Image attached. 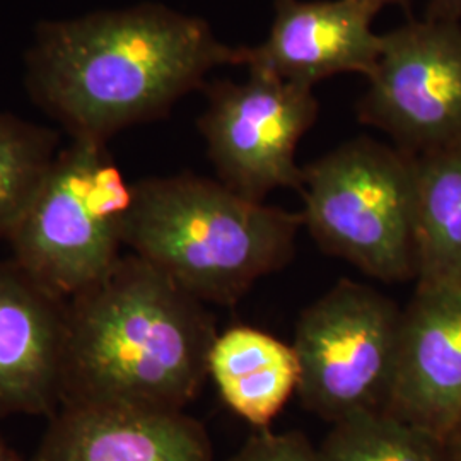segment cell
Returning a JSON list of instances; mask_svg holds the SVG:
<instances>
[{"label":"cell","mask_w":461,"mask_h":461,"mask_svg":"<svg viewBox=\"0 0 461 461\" xmlns=\"http://www.w3.org/2000/svg\"><path fill=\"white\" fill-rule=\"evenodd\" d=\"M221 66H241V49L200 17L146 2L38 24L26 86L72 139L108 142L165 116Z\"/></svg>","instance_id":"1"},{"label":"cell","mask_w":461,"mask_h":461,"mask_svg":"<svg viewBox=\"0 0 461 461\" xmlns=\"http://www.w3.org/2000/svg\"><path fill=\"white\" fill-rule=\"evenodd\" d=\"M217 337L205 304L137 255L67 301L62 407L183 411Z\"/></svg>","instance_id":"2"},{"label":"cell","mask_w":461,"mask_h":461,"mask_svg":"<svg viewBox=\"0 0 461 461\" xmlns=\"http://www.w3.org/2000/svg\"><path fill=\"white\" fill-rule=\"evenodd\" d=\"M301 226V214L186 173L132 185L122 238L203 304L230 306L291 262Z\"/></svg>","instance_id":"3"},{"label":"cell","mask_w":461,"mask_h":461,"mask_svg":"<svg viewBox=\"0 0 461 461\" xmlns=\"http://www.w3.org/2000/svg\"><path fill=\"white\" fill-rule=\"evenodd\" d=\"M303 226L373 279H417L415 156L367 137L303 167Z\"/></svg>","instance_id":"4"},{"label":"cell","mask_w":461,"mask_h":461,"mask_svg":"<svg viewBox=\"0 0 461 461\" xmlns=\"http://www.w3.org/2000/svg\"><path fill=\"white\" fill-rule=\"evenodd\" d=\"M131 200L132 185L125 182L106 142L72 139L59 150L7 240L13 260L68 301L106 276L122 257Z\"/></svg>","instance_id":"5"},{"label":"cell","mask_w":461,"mask_h":461,"mask_svg":"<svg viewBox=\"0 0 461 461\" xmlns=\"http://www.w3.org/2000/svg\"><path fill=\"white\" fill-rule=\"evenodd\" d=\"M403 310L373 287L340 280L299 316L297 393L306 411L337 424L386 412Z\"/></svg>","instance_id":"6"},{"label":"cell","mask_w":461,"mask_h":461,"mask_svg":"<svg viewBox=\"0 0 461 461\" xmlns=\"http://www.w3.org/2000/svg\"><path fill=\"white\" fill-rule=\"evenodd\" d=\"M203 89L209 103L198 129L219 182L253 202H264L277 188L299 192L297 144L320 110L313 87L248 68L245 83L222 81Z\"/></svg>","instance_id":"7"},{"label":"cell","mask_w":461,"mask_h":461,"mask_svg":"<svg viewBox=\"0 0 461 461\" xmlns=\"http://www.w3.org/2000/svg\"><path fill=\"white\" fill-rule=\"evenodd\" d=\"M381 40L359 103L361 122L413 156L460 142V23L411 21Z\"/></svg>","instance_id":"8"},{"label":"cell","mask_w":461,"mask_h":461,"mask_svg":"<svg viewBox=\"0 0 461 461\" xmlns=\"http://www.w3.org/2000/svg\"><path fill=\"white\" fill-rule=\"evenodd\" d=\"M386 412L449 441L461 426V291L417 285Z\"/></svg>","instance_id":"9"},{"label":"cell","mask_w":461,"mask_h":461,"mask_svg":"<svg viewBox=\"0 0 461 461\" xmlns=\"http://www.w3.org/2000/svg\"><path fill=\"white\" fill-rule=\"evenodd\" d=\"M66 325L67 299L0 262V419L60 411Z\"/></svg>","instance_id":"10"},{"label":"cell","mask_w":461,"mask_h":461,"mask_svg":"<svg viewBox=\"0 0 461 461\" xmlns=\"http://www.w3.org/2000/svg\"><path fill=\"white\" fill-rule=\"evenodd\" d=\"M264 43L241 47V66L312 86L346 72L371 74L381 51L378 14L357 0H276Z\"/></svg>","instance_id":"11"},{"label":"cell","mask_w":461,"mask_h":461,"mask_svg":"<svg viewBox=\"0 0 461 461\" xmlns=\"http://www.w3.org/2000/svg\"><path fill=\"white\" fill-rule=\"evenodd\" d=\"M32 461H214V451L183 411L62 407Z\"/></svg>","instance_id":"12"},{"label":"cell","mask_w":461,"mask_h":461,"mask_svg":"<svg viewBox=\"0 0 461 461\" xmlns=\"http://www.w3.org/2000/svg\"><path fill=\"white\" fill-rule=\"evenodd\" d=\"M207 375L230 411L262 430L296 395L299 364L293 344L264 330L230 327L215 337Z\"/></svg>","instance_id":"13"},{"label":"cell","mask_w":461,"mask_h":461,"mask_svg":"<svg viewBox=\"0 0 461 461\" xmlns=\"http://www.w3.org/2000/svg\"><path fill=\"white\" fill-rule=\"evenodd\" d=\"M417 285L461 291V140L415 156Z\"/></svg>","instance_id":"14"},{"label":"cell","mask_w":461,"mask_h":461,"mask_svg":"<svg viewBox=\"0 0 461 461\" xmlns=\"http://www.w3.org/2000/svg\"><path fill=\"white\" fill-rule=\"evenodd\" d=\"M318 453L321 461H456L447 441L390 412L331 424Z\"/></svg>","instance_id":"15"},{"label":"cell","mask_w":461,"mask_h":461,"mask_svg":"<svg viewBox=\"0 0 461 461\" xmlns=\"http://www.w3.org/2000/svg\"><path fill=\"white\" fill-rule=\"evenodd\" d=\"M59 135L0 113V240H9L59 154Z\"/></svg>","instance_id":"16"},{"label":"cell","mask_w":461,"mask_h":461,"mask_svg":"<svg viewBox=\"0 0 461 461\" xmlns=\"http://www.w3.org/2000/svg\"><path fill=\"white\" fill-rule=\"evenodd\" d=\"M228 461H321V458L303 432H272L270 429H262L251 434Z\"/></svg>","instance_id":"17"},{"label":"cell","mask_w":461,"mask_h":461,"mask_svg":"<svg viewBox=\"0 0 461 461\" xmlns=\"http://www.w3.org/2000/svg\"><path fill=\"white\" fill-rule=\"evenodd\" d=\"M428 17L460 23L461 0H430Z\"/></svg>","instance_id":"18"},{"label":"cell","mask_w":461,"mask_h":461,"mask_svg":"<svg viewBox=\"0 0 461 461\" xmlns=\"http://www.w3.org/2000/svg\"><path fill=\"white\" fill-rule=\"evenodd\" d=\"M364 5H367L369 9H373L375 13H379L384 5H390V4H405L407 0H357Z\"/></svg>","instance_id":"19"},{"label":"cell","mask_w":461,"mask_h":461,"mask_svg":"<svg viewBox=\"0 0 461 461\" xmlns=\"http://www.w3.org/2000/svg\"><path fill=\"white\" fill-rule=\"evenodd\" d=\"M447 445L451 447V451H453V455H455L456 461H461V426L456 429V430H455V434L449 438Z\"/></svg>","instance_id":"20"},{"label":"cell","mask_w":461,"mask_h":461,"mask_svg":"<svg viewBox=\"0 0 461 461\" xmlns=\"http://www.w3.org/2000/svg\"><path fill=\"white\" fill-rule=\"evenodd\" d=\"M7 453H9V447H7V445L4 443V439L0 438V461L5 460Z\"/></svg>","instance_id":"21"},{"label":"cell","mask_w":461,"mask_h":461,"mask_svg":"<svg viewBox=\"0 0 461 461\" xmlns=\"http://www.w3.org/2000/svg\"><path fill=\"white\" fill-rule=\"evenodd\" d=\"M4 461H24L17 453H14L13 449H9V453H7V456H5V460Z\"/></svg>","instance_id":"22"}]
</instances>
